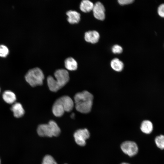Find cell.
I'll return each instance as SVG.
<instances>
[{
    "instance_id": "obj_1",
    "label": "cell",
    "mask_w": 164,
    "mask_h": 164,
    "mask_svg": "<svg viewBox=\"0 0 164 164\" xmlns=\"http://www.w3.org/2000/svg\"><path fill=\"white\" fill-rule=\"evenodd\" d=\"M94 97L89 92L84 91L77 93L74 97L76 110L82 113L89 112L92 107Z\"/></svg>"
},
{
    "instance_id": "obj_2",
    "label": "cell",
    "mask_w": 164,
    "mask_h": 164,
    "mask_svg": "<svg viewBox=\"0 0 164 164\" xmlns=\"http://www.w3.org/2000/svg\"><path fill=\"white\" fill-rule=\"evenodd\" d=\"M54 79L50 76L47 78V83L49 89L52 91L56 92L64 86L69 80V73L64 69H59L54 73Z\"/></svg>"
},
{
    "instance_id": "obj_3",
    "label": "cell",
    "mask_w": 164,
    "mask_h": 164,
    "mask_svg": "<svg viewBox=\"0 0 164 164\" xmlns=\"http://www.w3.org/2000/svg\"><path fill=\"white\" fill-rule=\"evenodd\" d=\"M74 106V102L72 99L68 96H64L55 101L52 107V112L55 116L61 117L65 112L71 111Z\"/></svg>"
},
{
    "instance_id": "obj_4",
    "label": "cell",
    "mask_w": 164,
    "mask_h": 164,
    "mask_svg": "<svg viewBox=\"0 0 164 164\" xmlns=\"http://www.w3.org/2000/svg\"><path fill=\"white\" fill-rule=\"evenodd\" d=\"M60 132V128L56 123L53 120L50 121L48 124L39 125L37 129L38 134L41 137L57 136Z\"/></svg>"
},
{
    "instance_id": "obj_5",
    "label": "cell",
    "mask_w": 164,
    "mask_h": 164,
    "mask_svg": "<svg viewBox=\"0 0 164 164\" xmlns=\"http://www.w3.org/2000/svg\"><path fill=\"white\" fill-rule=\"evenodd\" d=\"M44 78V76L42 71L38 67L30 70L25 76L26 81L32 87L42 85Z\"/></svg>"
},
{
    "instance_id": "obj_6",
    "label": "cell",
    "mask_w": 164,
    "mask_h": 164,
    "mask_svg": "<svg viewBox=\"0 0 164 164\" xmlns=\"http://www.w3.org/2000/svg\"><path fill=\"white\" fill-rule=\"evenodd\" d=\"M74 137L76 142L79 145L84 146L86 144V140L90 136L88 130L84 128L77 130L74 134Z\"/></svg>"
},
{
    "instance_id": "obj_7",
    "label": "cell",
    "mask_w": 164,
    "mask_h": 164,
    "mask_svg": "<svg viewBox=\"0 0 164 164\" xmlns=\"http://www.w3.org/2000/svg\"><path fill=\"white\" fill-rule=\"evenodd\" d=\"M121 147L123 152L130 156L135 155L138 148L136 144L132 141H126L122 143Z\"/></svg>"
},
{
    "instance_id": "obj_8",
    "label": "cell",
    "mask_w": 164,
    "mask_h": 164,
    "mask_svg": "<svg viewBox=\"0 0 164 164\" xmlns=\"http://www.w3.org/2000/svg\"><path fill=\"white\" fill-rule=\"evenodd\" d=\"M92 10L94 16L97 19L103 20L105 19V8L101 2H97L94 5Z\"/></svg>"
},
{
    "instance_id": "obj_9",
    "label": "cell",
    "mask_w": 164,
    "mask_h": 164,
    "mask_svg": "<svg viewBox=\"0 0 164 164\" xmlns=\"http://www.w3.org/2000/svg\"><path fill=\"white\" fill-rule=\"evenodd\" d=\"M100 38L99 33L95 30L89 31L84 34V39L87 42L95 43L98 41Z\"/></svg>"
},
{
    "instance_id": "obj_10",
    "label": "cell",
    "mask_w": 164,
    "mask_h": 164,
    "mask_svg": "<svg viewBox=\"0 0 164 164\" xmlns=\"http://www.w3.org/2000/svg\"><path fill=\"white\" fill-rule=\"evenodd\" d=\"M68 16L67 20L70 23L74 24L78 22L80 19V15L76 11L69 10L66 12Z\"/></svg>"
},
{
    "instance_id": "obj_11",
    "label": "cell",
    "mask_w": 164,
    "mask_h": 164,
    "mask_svg": "<svg viewBox=\"0 0 164 164\" xmlns=\"http://www.w3.org/2000/svg\"><path fill=\"white\" fill-rule=\"evenodd\" d=\"M14 116L17 118L22 117L24 114L25 111L22 104L19 103L14 104L11 108Z\"/></svg>"
},
{
    "instance_id": "obj_12",
    "label": "cell",
    "mask_w": 164,
    "mask_h": 164,
    "mask_svg": "<svg viewBox=\"0 0 164 164\" xmlns=\"http://www.w3.org/2000/svg\"><path fill=\"white\" fill-rule=\"evenodd\" d=\"M65 66L69 70H76L77 68V63L73 57H70L66 59L64 61Z\"/></svg>"
},
{
    "instance_id": "obj_13",
    "label": "cell",
    "mask_w": 164,
    "mask_h": 164,
    "mask_svg": "<svg viewBox=\"0 0 164 164\" xmlns=\"http://www.w3.org/2000/svg\"><path fill=\"white\" fill-rule=\"evenodd\" d=\"M94 5L92 2L88 0H83L80 2V8L84 12H87L92 10Z\"/></svg>"
},
{
    "instance_id": "obj_14",
    "label": "cell",
    "mask_w": 164,
    "mask_h": 164,
    "mask_svg": "<svg viewBox=\"0 0 164 164\" xmlns=\"http://www.w3.org/2000/svg\"><path fill=\"white\" fill-rule=\"evenodd\" d=\"M2 97L4 101L7 103H13L16 100L15 94L10 91H6L3 93Z\"/></svg>"
},
{
    "instance_id": "obj_15",
    "label": "cell",
    "mask_w": 164,
    "mask_h": 164,
    "mask_svg": "<svg viewBox=\"0 0 164 164\" xmlns=\"http://www.w3.org/2000/svg\"><path fill=\"white\" fill-rule=\"evenodd\" d=\"M141 130L143 133L149 134L153 130V125L152 122L148 120H145L143 121L142 123Z\"/></svg>"
},
{
    "instance_id": "obj_16",
    "label": "cell",
    "mask_w": 164,
    "mask_h": 164,
    "mask_svg": "<svg viewBox=\"0 0 164 164\" xmlns=\"http://www.w3.org/2000/svg\"><path fill=\"white\" fill-rule=\"evenodd\" d=\"M110 65L112 68L117 72L121 71L124 67L123 63L117 58L113 59L111 62Z\"/></svg>"
},
{
    "instance_id": "obj_17",
    "label": "cell",
    "mask_w": 164,
    "mask_h": 164,
    "mask_svg": "<svg viewBox=\"0 0 164 164\" xmlns=\"http://www.w3.org/2000/svg\"><path fill=\"white\" fill-rule=\"evenodd\" d=\"M157 146L161 149H164V135H160L157 136L155 139Z\"/></svg>"
},
{
    "instance_id": "obj_18",
    "label": "cell",
    "mask_w": 164,
    "mask_h": 164,
    "mask_svg": "<svg viewBox=\"0 0 164 164\" xmlns=\"http://www.w3.org/2000/svg\"><path fill=\"white\" fill-rule=\"evenodd\" d=\"M42 164H57L53 157L50 155H46L43 158Z\"/></svg>"
},
{
    "instance_id": "obj_19",
    "label": "cell",
    "mask_w": 164,
    "mask_h": 164,
    "mask_svg": "<svg viewBox=\"0 0 164 164\" xmlns=\"http://www.w3.org/2000/svg\"><path fill=\"white\" fill-rule=\"evenodd\" d=\"M9 53V50L7 46L3 45H0V56L5 57Z\"/></svg>"
},
{
    "instance_id": "obj_20",
    "label": "cell",
    "mask_w": 164,
    "mask_h": 164,
    "mask_svg": "<svg viewBox=\"0 0 164 164\" xmlns=\"http://www.w3.org/2000/svg\"><path fill=\"white\" fill-rule=\"evenodd\" d=\"M122 47L118 45H114L112 48V51L114 53H121L122 52Z\"/></svg>"
},
{
    "instance_id": "obj_21",
    "label": "cell",
    "mask_w": 164,
    "mask_h": 164,
    "mask_svg": "<svg viewBox=\"0 0 164 164\" xmlns=\"http://www.w3.org/2000/svg\"><path fill=\"white\" fill-rule=\"evenodd\" d=\"M158 12L160 16L164 18V4H161L159 6Z\"/></svg>"
},
{
    "instance_id": "obj_22",
    "label": "cell",
    "mask_w": 164,
    "mask_h": 164,
    "mask_svg": "<svg viewBox=\"0 0 164 164\" xmlns=\"http://www.w3.org/2000/svg\"><path fill=\"white\" fill-rule=\"evenodd\" d=\"M134 1L133 0H118V3L122 5L131 4Z\"/></svg>"
},
{
    "instance_id": "obj_23",
    "label": "cell",
    "mask_w": 164,
    "mask_h": 164,
    "mask_svg": "<svg viewBox=\"0 0 164 164\" xmlns=\"http://www.w3.org/2000/svg\"><path fill=\"white\" fill-rule=\"evenodd\" d=\"M75 114L74 113H72L71 114V117L72 118H73L74 117V116H75Z\"/></svg>"
},
{
    "instance_id": "obj_24",
    "label": "cell",
    "mask_w": 164,
    "mask_h": 164,
    "mask_svg": "<svg viewBox=\"0 0 164 164\" xmlns=\"http://www.w3.org/2000/svg\"><path fill=\"white\" fill-rule=\"evenodd\" d=\"M121 164H129L126 163H121Z\"/></svg>"
},
{
    "instance_id": "obj_25",
    "label": "cell",
    "mask_w": 164,
    "mask_h": 164,
    "mask_svg": "<svg viewBox=\"0 0 164 164\" xmlns=\"http://www.w3.org/2000/svg\"><path fill=\"white\" fill-rule=\"evenodd\" d=\"M1 164V159H0V164Z\"/></svg>"
},
{
    "instance_id": "obj_26",
    "label": "cell",
    "mask_w": 164,
    "mask_h": 164,
    "mask_svg": "<svg viewBox=\"0 0 164 164\" xmlns=\"http://www.w3.org/2000/svg\"></svg>"
}]
</instances>
